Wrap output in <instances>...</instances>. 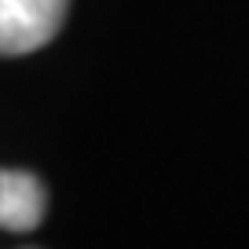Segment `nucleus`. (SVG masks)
<instances>
[{"label":"nucleus","mask_w":249,"mask_h":249,"mask_svg":"<svg viewBox=\"0 0 249 249\" xmlns=\"http://www.w3.org/2000/svg\"><path fill=\"white\" fill-rule=\"evenodd\" d=\"M48 213V187L26 169L0 172V224L4 231H33Z\"/></svg>","instance_id":"f03ea898"},{"label":"nucleus","mask_w":249,"mask_h":249,"mask_svg":"<svg viewBox=\"0 0 249 249\" xmlns=\"http://www.w3.org/2000/svg\"><path fill=\"white\" fill-rule=\"evenodd\" d=\"M66 11L70 0H0V52L15 59L52 44Z\"/></svg>","instance_id":"f257e3e1"}]
</instances>
